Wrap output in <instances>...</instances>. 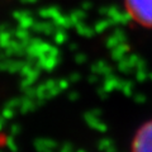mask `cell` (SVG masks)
Returning a JSON list of instances; mask_svg holds the SVG:
<instances>
[{
	"label": "cell",
	"instance_id": "cell-2",
	"mask_svg": "<svg viewBox=\"0 0 152 152\" xmlns=\"http://www.w3.org/2000/svg\"><path fill=\"white\" fill-rule=\"evenodd\" d=\"M131 152H152V121L146 122L137 131Z\"/></svg>",
	"mask_w": 152,
	"mask_h": 152
},
{
	"label": "cell",
	"instance_id": "cell-1",
	"mask_svg": "<svg viewBox=\"0 0 152 152\" xmlns=\"http://www.w3.org/2000/svg\"><path fill=\"white\" fill-rule=\"evenodd\" d=\"M124 7L128 15L136 23L152 28V0H124Z\"/></svg>",
	"mask_w": 152,
	"mask_h": 152
}]
</instances>
